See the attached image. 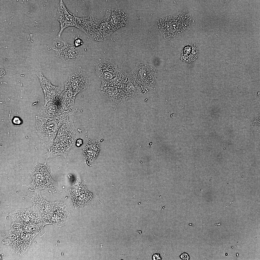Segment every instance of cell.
I'll return each mask as SVG.
<instances>
[{
	"label": "cell",
	"instance_id": "cell-1",
	"mask_svg": "<svg viewBox=\"0 0 260 260\" xmlns=\"http://www.w3.org/2000/svg\"><path fill=\"white\" fill-rule=\"evenodd\" d=\"M36 124V130L39 138L46 145L51 146L58 130L64 123L71 119L67 113H46L40 114Z\"/></svg>",
	"mask_w": 260,
	"mask_h": 260
},
{
	"label": "cell",
	"instance_id": "cell-2",
	"mask_svg": "<svg viewBox=\"0 0 260 260\" xmlns=\"http://www.w3.org/2000/svg\"><path fill=\"white\" fill-rule=\"evenodd\" d=\"M193 21L191 14L182 12L161 19L158 25L164 39L169 41L187 31Z\"/></svg>",
	"mask_w": 260,
	"mask_h": 260
},
{
	"label": "cell",
	"instance_id": "cell-3",
	"mask_svg": "<svg viewBox=\"0 0 260 260\" xmlns=\"http://www.w3.org/2000/svg\"><path fill=\"white\" fill-rule=\"evenodd\" d=\"M55 16L60 23V30L54 39L60 41L62 39L61 34L64 30L70 26L77 27L78 17L70 12L66 8L62 0H60L56 9Z\"/></svg>",
	"mask_w": 260,
	"mask_h": 260
},
{
	"label": "cell",
	"instance_id": "cell-4",
	"mask_svg": "<svg viewBox=\"0 0 260 260\" xmlns=\"http://www.w3.org/2000/svg\"><path fill=\"white\" fill-rule=\"evenodd\" d=\"M95 73L102 82L111 80L117 75L121 70L110 59L99 60L94 64Z\"/></svg>",
	"mask_w": 260,
	"mask_h": 260
},
{
	"label": "cell",
	"instance_id": "cell-5",
	"mask_svg": "<svg viewBox=\"0 0 260 260\" xmlns=\"http://www.w3.org/2000/svg\"><path fill=\"white\" fill-rule=\"evenodd\" d=\"M64 45L59 49L52 48L57 57L60 60L67 63H72L78 61L82 55V49L79 47L70 44L63 40Z\"/></svg>",
	"mask_w": 260,
	"mask_h": 260
},
{
	"label": "cell",
	"instance_id": "cell-6",
	"mask_svg": "<svg viewBox=\"0 0 260 260\" xmlns=\"http://www.w3.org/2000/svg\"><path fill=\"white\" fill-rule=\"evenodd\" d=\"M32 186L36 188H46L49 186L51 177L49 168L46 165L38 164L33 168L32 172Z\"/></svg>",
	"mask_w": 260,
	"mask_h": 260
},
{
	"label": "cell",
	"instance_id": "cell-7",
	"mask_svg": "<svg viewBox=\"0 0 260 260\" xmlns=\"http://www.w3.org/2000/svg\"><path fill=\"white\" fill-rule=\"evenodd\" d=\"M65 83L71 88L77 95L87 89L90 84L89 78L84 72L80 70L73 72Z\"/></svg>",
	"mask_w": 260,
	"mask_h": 260
},
{
	"label": "cell",
	"instance_id": "cell-8",
	"mask_svg": "<svg viewBox=\"0 0 260 260\" xmlns=\"http://www.w3.org/2000/svg\"><path fill=\"white\" fill-rule=\"evenodd\" d=\"M74 204L77 207L84 205L92 199V194L80 181H77L70 190Z\"/></svg>",
	"mask_w": 260,
	"mask_h": 260
},
{
	"label": "cell",
	"instance_id": "cell-9",
	"mask_svg": "<svg viewBox=\"0 0 260 260\" xmlns=\"http://www.w3.org/2000/svg\"><path fill=\"white\" fill-rule=\"evenodd\" d=\"M36 75L39 79L44 92L45 100V106L48 102L57 98L64 88L61 86L53 85L41 72H38Z\"/></svg>",
	"mask_w": 260,
	"mask_h": 260
},
{
	"label": "cell",
	"instance_id": "cell-10",
	"mask_svg": "<svg viewBox=\"0 0 260 260\" xmlns=\"http://www.w3.org/2000/svg\"><path fill=\"white\" fill-rule=\"evenodd\" d=\"M77 95L71 88L65 83V87L59 97L62 108L67 110L74 108L75 100Z\"/></svg>",
	"mask_w": 260,
	"mask_h": 260
},
{
	"label": "cell",
	"instance_id": "cell-11",
	"mask_svg": "<svg viewBox=\"0 0 260 260\" xmlns=\"http://www.w3.org/2000/svg\"><path fill=\"white\" fill-rule=\"evenodd\" d=\"M100 150V142L96 140H90L85 144L83 150L84 157L88 161H94Z\"/></svg>",
	"mask_w": 260,
	"mask_h": 260
},
{
	"label": "cell",
	"instance_id": "cell-12",
	"mask_svg": "<svg viewBox=\"0 0 260 260\" xmlns=\"http://www.w3.org/2000/svg\"><path fill=\"white\" fill-rule=\"evenodd\" d=\"M180 258L182 260H189L190 257L188 254L186 253H182L179 256Z\"/></svg>",
	"mask_w": 260,
	"mask_h": 260
},
{
	"label": "cell",
	"instance_id": "cell-13",
	"mask_svg": "<svg viewBox=\"0 0 260 260\" xmlns=\"http://www.w3.org/2000/svg\"><path fill=\"white\" fill-rule=\"evenodd\" d=\"M82 44V40L79 39H76L74 41V46L76 47H78Z\"/></svg>",
	"mask_w": 260,
	"mask_h": 260
},
{
	"label": "cell",
	"instance_id": "cell-14",
	"mask_svg": "<svg viewBox=\"0 0 260 260\" xmlns=\"http://www.w3.org/2000/svg\"><path fill=\"white\" fill-rule=\"evenodd\" d=\"M21 121L20 119L18 117L14 118L13 120V122L14 123V124L16 125H19L21 123Z\"/></svg>",
	"mask_w": 260,
	"mask_h": 260
},
{
	"label": "cell",
	"instance_id": "cell-15",
	"mask_svg": "<svg viewBox=\"0 0 260 260\" xmlns=\"http://www.w3.org/2000/svg\"><path fill=\"white\" fill-rule=\"evenodd\" d=\"M154 257H153V260H160V258L158 257H159V255L157 254H155L153 255Z\"/></svg>",
	"mask_w": 260,
	"mask_h": 260
},
{
	"label": "cell",
	"instance_id": "cell-16",
	"mask_svg": "<svg viewBox=\"0 0 260 260\" xmlns=\"http://www.w3.org/2000/svg\"><path fill=\"white\" fill-rule=\"evenodd\" d=\"M221 223H218V224H215V225H218V226H219V225H221Z\"/></svg>",
	"mask_w": 260,
	"mask_h": 260
},
{
	"label": "cell",
	"instance_id": "cell-17",
	"mask_svg": "<svg viewBox=\"0 0 260 260\" xmlns=\"http://www.w3.org/2000/svg\"><path fill=\"white\" fill-rule=\"evenodd\" d=\"M236 255L237 256V257H239V256H238L239 254H238V253H237V254H236Z\"/></svg>",
	"mask_w": 260,
	"mask_h": 260
},
{
	"label": "cell",
	"instance_id": "cell-18",
	"mask_svg": "<svg viewBox=\"0 0 260 260\" xmlns=\"http://www.w3.org/2000/svg\"><path fill=\"white\" fill-rule=\"evenodd\" d=\"M231 247H232V248H233V246H231Z\"/></svg>",
	"mask_w": 260,
	"mask_h": 260
}]
</instances>
